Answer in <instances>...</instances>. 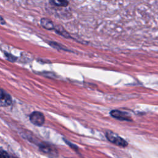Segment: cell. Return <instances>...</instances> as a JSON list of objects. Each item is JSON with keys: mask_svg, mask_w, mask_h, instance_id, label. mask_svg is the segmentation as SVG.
Instances as JSON below:
<instances>
[{"mask_svg": "<svg viewBox=\"0 0 158 158\" xmlns=\"http://www.w3.org/2000/svg\"><path fill=\"white\" fill-rule=\"evenodd\" d=\"M30 120L36 126H41L44 123V116L41 112L35 111L30 114Z\"/></svg>", "mask_w": 158, "mask_h": 158, "instance_id": "obj_2", "label": "cell"}, {"mask_svg": "<svg viewBox=\"0 0 158 158\" xmlns=\"http://www.w3.org/2000/svg\"><path fill=\"white\" fill-rule=\"evenodd\" d=\"M110 114L112 117L114 118H115L117 119L120 120H130V117L129 115L124 112H122L120 110H112Z\"/></svg>", "mask_w": 158, "mask_h": 158, "instance_id": "obj_4", "label": "cell"}, {"mask_svg": "<svg viewBox=\"0 0 158 158\" xmlns=\"http://www.w3.org/2000/svg\"><path fill=\"white\" fill-rule=\"evenodd\" d=\"M41 26L48 30H53L54 29V26L52 22L49 20L48 19L43 18L41 20Z\"/></svg>", "mask_w": 158, "mask_h": 158, "instance_id": "obj_5", "label": "cell"}, {"mask_svg": "<svg viewBox=\"0 0 158 158\" xmlns=\"http://www.w3.org/2000/svg\"><path fill=\"white\" fill-rule=\"evenodd\" d=\"M10 96L5 91L0 89V104L3 106H7L12 104Z\"/></svg>", "mask_w": 158, "mask_h": 158, "instance_id": "obj_3", "label": "cell"}, {"mask_svg": "<svg viewBox=\"0 0 158 158\" xmlns=\"http://www.w3.org/2000/svg\"><path fill=\"white\" fill-rule=\"evenodd\" d=\"M106 136L110 142L117 146L120 147H126L128 145V143L124 139L112 131H107L106 133Z\"/></svg>", "mask_w": 158, "mask_h": 158, "instance_id": "obj_1", "label": "cell"}, {"mask_svg": "<svg viewBox=\"0 0 158 158\" xmlns=\"http://www.w3.org/2000/svg\"><path fill=\"white\" fill-rule=\"evenodd\" d=\"M5 56L7 58V59L10 62H15L17 60V57L14 56H13L11 54L5 52Z\"/></svg>", "mask_w": 158, "mask_h": 158, "instance_id": "obj_7", "label": "cell"}, {"mask_svg": "<svg viewBox=\"0 0 158 158\" xmlns=\"http://www.w3.org/2000/svg\"><path fill=\"white\" fill-rule=\"evenodd\" d=\"M51 1L53 4L57 6L66 7L69 4L67 0H51Z\"/></svg>", "mask_w": 158, "mask_h": 158, "instance_id": "obj_6", "label": "cell"}, {"mask_svg": "<svg viewBox=\"0 0 158 158\" xmlns=\"http://www.w3.org/2000/svg\"><path fill=\"white\" fill-rule=\"evenodd\" d=\"M0 158H9V156L7 152L0 149Z\"/></svg>", "mask_w": 158, "mask_h": 158, "instance_id": "obj_8", "label": "cell"}, {"mask_svg": "<svg viewBox=\"0 0 158 158\" xmlns=\"http://www.w3.org/2000/svg\"><path fill=\"white\" fill-rule=\"evenodd\" d=\"M5 23H6L5 20H4V19L0 15V24H1V25H4Z\"/></svg>", "mask_w": 158, "mask_h": 158, "instance_id": "obj_9", "label": "cell"}]
</instances>
